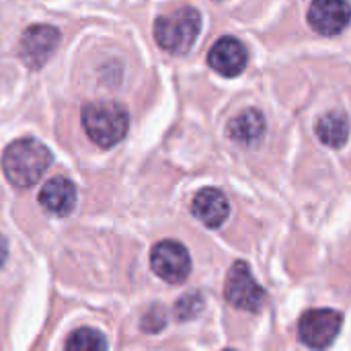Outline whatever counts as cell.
<instances>
[{"label": "cell", "instance_id": "cell-11", "mask_svg": "<svg viewBox=\"0 0 351 351\" xmlns=\"http://www.w3.org/2000/svg\"><path fill=\"white\" fill-rule=\"evenodd\" d=\"M76 187L66 177L49 179L39 191V204L53 216H68L76 206Z\"/></svg>", "mask_w": 351, "mask_h": 351}, {"label": "cell", "instance_id": "cell-8", "mask_svg": "<svg viewBox=\"0 0 351 351\" xmlns=\"http://www.w3.org/2000/svg\"><path fill=\"white\" fill-rule=\"evenodd\" d=\"M351 23V4L341 0H317L308 8V25L321 35H337Z\"/></svg>", "mask_w": 351, "mask_h": 351}, {"label": "cell", "instance_id": "cell-13", "mask_svg": "<svg viewBox=\"0 0 351 351\" xmlns=\"http://www.w3.org/2000/svg\"><path fill=\"white\" fill-rule=\"evenodd\" d=\"M315 130L319 140L329 148H341L350 138V121L341 111H327L321 115Z\"/></svg>", "mask_w": 351, "mask_h": 351}, {"label": "cell", "instance_id": "cell-4", "mask_svg": "<svg viewBox=\"0 0 351 351\" xmlns=\"http://www.w3.org/2000/svg\"><path fill=\"white\" fill-rule=\"evenodd\" d=\"M224 296L230 306L247 311V313L261 311L265 302V290L257 284V280L253 278L245 261H237L230 267L226 286H224Z\"/></svg>", "mask_w": 351, "mask_h": 351}, {"label": "cell", "instance_id": "cell-7", "mask_svg": "<svg viewBox=\"0 0 351 351\" xmlns=\"http://www.w3.org/2000/svg\"><path fill=\"white\" fill-rule=\"evenodd\" d=\"M58 45H60V31L56 27L33 25L25 29L21 37V45H19V53H21V60L31 70H39L53 56Z\"/></svg>", "mask_w": 351, "mask_h": 351}, {"label": "cell", "instance_id": "cell-6", "mask_svg": "<svg viewBox=\"0 0 351 351\" xmlns=\"http://www.w3.org/2000/svg\"><path fill=\"white\" fill-rule=\"evenodd\" d=\"M150 267L160 280L169 284H181L191 274V257L181 243L160 241L158 245L152 247Z\"/></svg>", "mask_w": 351, "mask_h": 351}, {"label": "cell", "instance_id": "cell-10", "mask_svg": "<svg viewBox=\"0 0 351 351\" xmlns=\"http://www.w3.org/2000/svg\"><path fill=\"white\" fill-rule=\"evenodd\" d=\"M191 210H193V216L208 228H220L228 220V214H230L226 195L216 187H206L197 191L191 202Z\"/></svg>", "mask_w": 351, "mask_h": 351}, {"label": "cell", "instance_id": "cell-14", "mask_svg": "<svg viewBox=\"0 0 351 351\" xmlns=\"http://www.w3.org/2000/svg\"><path fill=\"white\" fill-rule=\"evenodd\" d=\"M66 351H107V339L97 329H76L66 341Z\"/></svg>", "mask_w": 351, "mask_h": 351}, {"label": "cell", "instance_id": "cell-9", "mask_svg": "<svg viewBox=\"0 0 351 351\" xmlns=\"http://www.w3.org/2000/svg\"><path fill=\"white\" fill-rule=\"evenodd\" d=\"M247 62H249L247 47L237 37L230 35L220 37L208 53V64L212 66V70H216L226 78L239 76L247 68Z\"/></svg>", "mask_w": 351, "mask_h": 351}, {"label": "cell", "instance_id": "cell-16", "mask_svg": "<svg viewBox=\"0 0 351 351\" xmlns=\"http://www.w3.org/2000/svg\"><path fill=\"white\" fill-rule=\"evenodd\" d=\"M165 323H167V317L162 313V308L154 306L142 321V327L144 331H150V333H158L160 329H165Z\"/></svg>", "mask_w": 351, "mask_h": 351}, {"label": "cell", "instance_id": "cell-3", "mask_svg": "<svg viewBox=\"0 0 351 351\" xmlns=\"http://www.w3.org/2000/svg\"><path fill=\"white\" fill-rule=\"evenodd\" d=\"M199 29H202V14L193 6H181L156 19L154 39L165 51L181 56L193 47Z\"/></svg>", "mask_w": 351, "mask_h": 351}, {"label": "cell", "instance_id": "cell-17", "mask_svg": "<svg viewBox=\"0 0 351 351\" xmlns=\"http://www.w3.org/2000/svg\"><path fill=\"white\" fill-rule=\"evenodd\" d=\"M6 257H8V243H6V239L0 234V267L4 265Z\"/></svg>", "mask_w": 351, "mask_h": 351}, {"label": "cell", "instance_id": "cell-5", "mask_svg": "<svg viewBox=\"0 0 351 351\" xmlns=\"http://www.w3.org/2000/svg\"><path fill=\"white\" fill-rule=\"evenodd\" d=\"M341 325L343 317L333 308L308 311L298 323V337L311 350H327L337 339Z\"/></svg>", "mask_w": 351, "mask_h": 351}, {"label": "cell", "instance_id": "cell-12", "mask_svg": "<svg viewBox=\"0 0 351 351\" xmlns=\"http://www.w3.org/2000/svg\"><path fill=\"white\" fill-rule=\"evenodd\" d=\"M263 134H265V119L257 109H245L228 123V136L243 146L257 144L263 138Z\"/></svg>", "mask_w": 351, "mask_h": 351}, {"label": "cell", "instance_id": "cell-2", "mask_svg": "<svg viewBox=\"0 0 351 351\" xmlns=\"http://www.w3.org/2000/svg\"><path fill=\"white\" fill-rule=\"evenodd\" d=\"M82 128L95 144L111 148L125 138L130 113L117 101H93L82 109Z\"/></svg>", "mask_w": 351, "mask_h": 351}, {"label": "cell", "instance_id": "cell-15", "mask_svg": "<svg viewBox=\"0 0 351 351\" xmlns=\"http://www.w3.org/2000/svg\"><path fill=\"white\" fill-rule=\"evenodd\" d=\"M202 304H204V300H202L199 294H187V296H183V298L177 302V306H175L177 317L183 319V321L193 319V317L202 311Z\"/></svg>", "mask_w": 351, "mask_h": 351}, {"label": "cell", "instance_id": "cell-18", "mask_svg": "<svg viewBox=\"0 0 351 351\" xmlns=\"http://www.w3.org/2000/svg\"><path fill=\"white\" fill-rule=\"evenodd\" d=\"M224 351H234V350H224Z\"/></svg>", "mask_w": 351, "mask_h": 351}, {"label": "cell", "instance_id": "cell-1", "mask_svg": "<svg viewBox=\"0 0 351 351\" xmlns=\"http://www.w3.org/2000/svg\"><path fill=\"white\" fill-rule=\"evenodd\" d=\"M49 162V150L35 138H21L8 144V148L2 154V171L6 179L19 189L35 185L47 171Z\"/></svg>", "mask_w": 351, "mask_h": 351}]
</instances>
